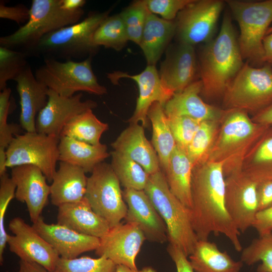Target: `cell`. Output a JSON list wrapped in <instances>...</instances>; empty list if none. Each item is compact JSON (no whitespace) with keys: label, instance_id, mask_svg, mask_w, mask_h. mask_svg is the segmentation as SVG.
<instances>
[{"label":"cell","instance_id":"obj_8","mask_svg":"<svg viewBox=\"0 0 272 272\" xmlns=\"http://www.w3.org/2000/svg\"><path fill=\"white\" fill-rule=\"evenodd\" d=\"M226 3L239 25L238 40L243 59L263 65V40L272 23V0H228Z\"/></svg>","mask_w":272,"mask_h":272},{"label":"cell","instance_id":"obj_45","mask_svg":"<svg viewBox=\"0 0 272 272\" xmlns=\"http://www.w3.org/2000/svg\"><path fill=\"white\" fill-rule=\"evenodd\" d=\"M257 193L258 212L272 207V179L258 183Z\"/></svg>","mask_w":272,"mask_h":272},{"label":"cell","instance_id":"obj_26","mask_svg":"<svg viewBox=\"0 0 272 272\" xmlns=\"http://www.w3.org/2000/svg\"><path fill=\"white\" fill-rule=\"evenodd\" d=\"M79 167L60 162L50 185L52 204L57 207L82 200L85 196L88 177Z\"/></svg>","mask_w":272,"mask_h":272},{"label":"cell","instance_id":"obj_55","mask_svg":"<svg viewBox=\"0 0 272 272\" xmlns=\"http://www.w3.org/2000/svg\"><path fill=\"white\" fill-rule=\"evenodd\" d=\"M271 65H272V64Z\"/></svg>","mask_w":272,"mask_h":272},{"label":"cell","instance_id":"obj_51","mask_svg":"<svg viewBox=\"0 0 272 272\" xmlns=\"http://www.w3.org/2000/svg\"><path fill=\"white\" fill-rule=\"evenodd\" d=\"M86 3L85 0H61L62 7L72 11L82 9Z\"/></svg>","mask_w":272,"mask_h":272},{"label":"cell","instance_id":"obj_38","mask_svg":"<svg viewBox=\"0 0 272 272\" xmlns=\"http://www.w3.org/2000/svg\"><path fill=\"white\" fill-rule=\"evenodd\" d=\"M117 265L104 257H60L54 272H116Z\"/></svg>","mask_w":272,"mask_h":272},{"label":"cell","instance_id":"obj_41","mask_svg":"<svg viewBox=\"0 0 272 272\" xmlns=\"http://www.w3.org/2000/svg\"><path fill=\"white\" fill-rule=\"evenodd\" d=\"M16 186L7 173L0 176V263L3 265V254L7 244V234L4 224L6 211L11 200L15 197Z\"/></svg>","mask_w":272,"mask_h":272},{"label":"cell","instance_id":"obj_1","mask_svg":"<svg viewBox=\"0 0 272 272\" xmlns=\"http://www.w3.org/2000/svg\"><path fill=\"white\" fill-rule=\"evenodd\" d=\"M192 226L198 240H208L213 233L225 236L235 249L242 250L241 232L231 218L225 204V177L221 163L206 161L192 169Z\"/></svg>","mask_w":272,"mask_h":272},{"label":"cell","instance_id":"obj_43","mask_svg":"<svg viewBox=\"0 0 272 272\" xmlns=\"http://www.w3.org/2000/svg\"><path fill=\"white\" fill-rule=\"evenodd\" d=\"M192 0H146L148 9L154 14L160 15L162 19L172 21L180 11Z\"/></svg>","mask_w":272,"mask_h":272},{"label":"cell","instance_id":"obj_23","mask_svg":"<svg viewBox=\"0 0 272 272\" xmlns=\"http://www.w3.org/2000/svg\"><path fill=\"white\" fill-rule=\"evenodd\" d=\"M14 81L20 97V124L26 132H37L36 116L47 102L48 88L37 80L29 65Z\"/></svg>","mask_w":272,"mask_h":272},{"label":"cell","instance_id":"obj_17","mask_svg":"<svg viewBox=\"0 0 272 272\" xmlns=\"http://www.w3.org/2000/svg\"><path fill=\"white\" fill-rule=\"evenodd\" d=\"M111 82L116 84L119 79L129 78L138 86L139 94L134 111L128 120L129 123H139L144 127H149L148 112L151 105L159 102L164 107L173 96L163 87L159 73L155 65H149L140 74L130 75L122 72H114L107 75Z\"/></svg>","mask_w":272,"mask_h":272},{"label":"cell","instance_id":"obj_35","mask_svg":"<svg viewBox=\"0 0 272 272\" xmlns=\"http://www.w3.org/2000/svg\"><path fill=\"white\" fill-rule=\"evenodd\" d=\"M222 120H207L200 122L185 151L193 168L206 161L218 134Z\"/></svg>","mask_w":272,"mask_h":272},{"label":"cell","instance_id":"obj_44","mask_svg":"<svg viewBox=\"0 0 272 272\" xmlns=\"http://www.w3.org/2000/svg\"><path fill=\"white\" fill-rule=\"evenodd\" d=\"M30 17V9L22 4L15 6H7L4 1L0 2V18L15 22L18 24L24 25Z\"/></svg>","mask_w":272,"mask_h":272},{"label":"cell","instance_id":"obj_49","mask_svg":"<svg viewBox=\"0 0 272 272\" xmlns=\"http://www.w3.org/2000/svg\"><path fill=\"white\" fill-rule=\"evenodd\" d=\"M18 272H51L41 265L33 262L20 260Z\"/></svg>","mask_w":272,"mask_h":272},{"label":"cell","instance_id":"obj_42","mask_svg":"<svg viewBox=\"0 0 272 272\" xmlns=\"http://www.w3.org/2000/svg\"><path fill=\"white\" fill-rule=\"evenodd\" d=\"M167 117L176 146L185 151L201 122L186 116Z\"/></svg>","mask_w":272,"mask_h":272},{"label":"cell","instance_id":"obj_24","mask_svg":"<svg viewBox=\"0 0 272 272\" xmlns=\"http://www.w3.org/2000/svg\"><path fill=\"white\" fill-rule=\"evenodd\" d=\"M111 146L114 151L138 163L149 175L161 169L157 154L147 139L144 127L139 123H129Z\"/></svg>","mask_w":272,"mask_h":272},{"label":"cell","instance_id":"obj_31","mask_svg":"<svg viewBox=\"0 0 272 272\" xmlns=\"http://www.w3.org/2000/svg\"><path fill=\"white\" fill-rule=\"evenodd\" d=\"M148 118L152 126V144L159 158L161 169L163 171L176 144L163 105L159 102L154 103L149 109Z\"/></svg>","mask_w":272,"mask_h":272},{"label":"cell","instance_id":"obj_15","mask_svg":"<svg viewBox=\"0 0 272 272\" xmlns=\"http://www.w3.org/2000/svg\"><path fill=\"white\" fill-rule=\"evenodd\" d=\"M146 240L144 234L136 224L120 223L111 227L100 238L95 254L111 260L116 265L138 269L136 258Z\"/></svg>","mask_w":272,"mask_h":272},{"label":"cell","instance_id":"obj_27","mask_svg":"<svg viewBox=\"0 0 272 272\" xmlns=\"http://www.w3.org/2000/svg\"><path fill=\"white\" fill-rule=\"evenodd\" d=\"M58 150L60 162L79 167L86 173L110 156L105 144L93 145L67 137L59 138Z\"/></svg>","mask_w":272,"mask_h":272},{"label":"cell","instance_id":"obj_11","mask_svg":"<svg viewBox=\"0 0 272 272\" xmlns=\"http://www.w3.org/2000/svg\"><path fill=\"white\" fill-rule=\"evenodd\" d=\"M59 138L37 132L16 135L6 150L7 168L32 165L52 181L59 161Z\"/></svg>","mask_w":272,"mask_h":272},{"label":"cell","instance_id":"obj_32","mask_svg":"<svg viewBox=\"0 0 272 272\" xmlns=\"http://www.w3.org/2000/svg\"><path fill=\"white\" fill-rule=\"evenodd\" d=\"M242 171L258 183L272 179V125H269L246 156Z\"/></svg>","mask_w":272,"mask_h":272},{"label":"cell","instance_id":"obj_9","mask_svg":"<svg viewBox=\"0 0 272 272\" xmlns=\"http://www.w3.org/2000/svg\"><path fill=\"white\" fill-rule=\"evenodd\" d=\"M91 61L92 57L80 61L45 59L34 75L38 81L62 96L72 97L82 91L103 95L107 89L98 83Z\"/></svg>","mask_w":272,"mask_h":272},{"label":"cell","instance_id":"obj_20","mask_svg":"<svg viewBox=\"0 0 272 272\" xmlns=\"http://www.w3.org/2000/svg\"><path fill=\"white\" fill-rule=\"evenodd\" d=\"M198 74L193 46L180 43L167 54L159 75L163 88L173 96L196 81Z\"/></svg>","mask_w":272,"mask_h":272},{"label":"cell","instance_id":"obj_18","mask_svg":"<svg viewBox=\"0 0 272 272\" xmlns=\"http://www.w3.org/2000/svg\"><path fill=\"white\" fill-rule=\"evenodd\" d=\"M16 184L15 198L25 202L33 224L40 218L46 205L50 187L41 170L32 165L11 168V177Z\"/></svg>","mask_w":272,"mask_h":272},{"label":"cell","instance_id":"obj_39","mask_svg":"<svg viewBox=\"0 0 272 272\" xmlns=\"http://www.w3.org/2000/svg\"><path fill=\"white\" fill-rule=\"evenodd\" d=\"M27 54L0 46V90L7 87L8 81L15 80L28 66Z\"/></svg>","mask_w":272,"mask_h":272},{"label":"cell","instance_id":"obj_7","mask_svg":"<svg viewBox=\"0 0 272 272\" xmlns=\"http://www.w3.org/2000/svg\"><path fill=\"white\" fill-rule=\"evenodd\" d=\"M224 109L238 110L253 115L272 104V65L259 67L248 61L230 83L222 97Z\"/></svg>","mask_w":272,"mask_h":272},{"label":"cell","instance_id":"obj_3","mask_svg":"<svg viewBox=\"0 0 272 272\" xmlns=\"http://www.w3.org/2000/svg\"><path fill=\"white\" fill-rule=\"evenodd\" d=\"M226 110L206 160L221 163L225 177L242 171L246 156L269 126L255 123L244 111Z\"/></svg>","mask_w":272,"mask_h":272},{"label":"cell","instance_id":"obj_22","mask_svg":"<svg viewBox=\"0 0 272 272\" xmlns=\"http://www.w3.org/2000/svg\"><path fill=\"white\" fill-rule=\"evenodd\" d=\"M201 91V82L197 80L175 93L164 107L167 116H186L200 122L222 120L227 110L206 103L200 96Z\"/></svg>","mask_w":272,"mask_h":272},{"label":"cell","instance_id":"obj_50","mask_svg":"<svg viewBox=\"0 0 272 272\" xmlns=\"http://www.w3.org/2000/svg\"><path fill=\"white\" fill-rule=\"evenodd\" d=\"M264 63L272 64V32L266 35L263 40Z\"/></svg>","mask_w":272,"mask_h":272},{"label":"cell","instance_id":"obj_10","mask_svg":"<svg viewBox=\"0 0 272 272\" xmlns=\"http://www.w3.org/2000/svg\"><path fill=\"white\" fill-rule=\"evenodd\" d=\"M87 178L85 197L93 210L104 219L110 227L125 218L127 207L120 183L110 164L97 165Z\"/></svg>","mask_w":272,"mask_h":272},{"label":"cell","instance_id":"obj_21","mask_svg":"<svg viewBox=\"0 0 272 272\" xmlns=\"http://www.w3.org/2000/svg\"><path fill=\"white\" fill-rule=\"evenodd\" d=\"M32 226L61 258H77L83 253L95 250L100 244L99 238L79 233L57 223H46L42 216Z\"/></svg>","mask_w":272,"mask_h":272},{"label":"cell","instance_id":"obj_54","mask_svg":"<svg viewBox=\"0 0 272 272\" xmlns=\"http://www.w3.org/2000/svg\"><path fill=\"white\" fill-rule=\"evenodd\" d=\"M5 272H9V271H5Z\"/></svg>","mask_w":272,"mask_h":272},{"label":"cell","instance_id":"obj_16","mask_svg":"<svg viewBox=\"0 0 272 272\" xmlns=\"http://www.w3.org/2000/svg\"><path fill=\"white\" fill-rule=\"evenodd\" d=\"M48 101L36 120L37 132L60 137L65 125L79 114L97 106L91 100H82V93L72 97L61 96L48 89Z\"/></svg>","mask_w":272,"mask_h":272},{"label":"cell","instance_id":"obj_13","mask_svg":"<svg viewBox=\"0 0 272 272\" xmlns=\"http://www.w3.org/2000/svg\"><path fill=\"white\" fill-rule=\"evenodd\" d=\"M9 228L14 234L7 238L10 251L20 260L35 262L54 272L60 257L32 225L15 217L10 221Z\"/></svg>","mask_w":272,"mask_h":272},{"label":"cell","instance_id":"obj_46","mask_svg":"<svg viewBox=\"0 0 272 272\" xmlns=\"http://www.w3.org/2000/svg\"><path fill=\"white\" fill-rule=\"evenodd\" d=\"M167 250L175 264L177 272H194L188 257L179 248L169 244Z\"/></svg>","mask_w":272,"mask_h":272},{"label":"cell","instance_id":"obj_53","mask_svg":"<svg viewBox=\"0 0 272 272\" xmlns=\"http://www.w3.org/2000/svg\"><path fill=\"white\" fill-rule=\"evenodd\" d=\"M271 32H272V26L269 27V28L268 29V30L267 31V33H266V35H267V34H269Z\"/></svg>","mask_w":272,"mask_h":272},{"label":"cell","instance_id":"obj_37","mask_svg":"<svg viewBox=\"0 0 272 272\" xmlns=\"http://www.w3.org/2000/svg\"><path fill=\"white\" fill-rule=\"evenodd\" d=\"M240 260L248 265L261 261L257 272H272V232L253 239L242 250Z\"/></svg>","mask_w":272,"mask_h":272},{"label":"cell","instance_id":"obj_36","mask_svg":"<svg viewBox=\"0 0 272 272\" xmlns=\"http://www.w3.org/2000/svg\"><path fill=\"white\" fill-rule=\"evenodd\" d=\"M128 40L126 30L120 14L107 17L95 31L92 42L99 47L120 50Z\"/></svg>","mask_w":272,"mask_h":272},{"label":"cell","instance_id":"obj_34","mask_svg":"<svg viewBox=\"0 0 272 272\" xmlns=\"http://www.w3.org/2000/svg\"><path fill=\"white\" fill-rule=\"evenodd\" d=\"M110 164L120 184L124 188L144 190L150 175L138 163L128 157L113 151Z\"/></svg>","mask_w":272,"mask_h":272},{"label":"cell","instance_id":"obj_48","mask_svg":"<svg viewBox=\"0 0 272 272\" xmlns=\"http://www.w3.org/2000/svg\"><path fill=\"white\" fill-rule=\"evenodd\" d=\"M255 123L264 125H272V104L269 106L254 115L251 118Z\"/></svg>","mask_w":272,"mask_h":272},{"label":"cell","instance_id":"obj_33","mask_svg":"<svg viewBox=\"0 0 272 272\" xmlns=\"http://www.w3.org/2000/svg\"><path fill=\"white\" fill-rule=\"evenodd\" d=\"M109 125L100 121L89 109L75 117L63 128L60 137H67L93 145L101 144L102 134Z\"/></svg>","mask_w":272,"mask_h":272},{"label":"cell","instance_id":"obj_28","mask_svg":"<svg viewBox=\"0 0 272 272\" xmlns=\"http://www.w3.org/2000/svg\"><path fill=\"white\" fill-rule=\"evenodd\" d=\"M176 24L148 12L139 46L148 65H155L176 33Z\"/></svg>","mask_w":272,"mask_h":272},{"label":"cell","instance_id":"obj_5","mask_svg":"<svg viewBox=\"0 0 272 272\" xmlns=\"http://www.w3.org/2000/svg\"><path fill=\"white\" fill-rule=\"evenodd\" d=\"M144 190L165 222L169 244L188 257L198 240L192 226L189 209L172 193L161 169L150 175Z\"/></svg>","mask_w":272,"mask_h":272},{"label":"cell","instance_id":"obj_52","mask_svg":"<svg viewBox=\"0 0 272 272\" xmlns=\"http://www.w3.org/2000/svg\"><path fill=\"white\" fill-rule=\"evenodd\" d=\"M116 272H157L151 266H146L141 269H132L123 265H117Z\"/></svg>","mask_w":272,"mask_h":272},{"label":"cell","instance_id":"obj_19","mask_svg":"<svg viewBox=\"0 0 272 272\" xmlns=\"http://www.w3.org/2000/svg\"><path fill=\"white\" fill-rule=\"evenodd\" d=\"M122 193L127 207L126 223L136 224L150 242L168 241L165 222L145 191L124 188Z\"/></svg>","mask_w":272,"mask_h":272},{"label":"cell","instance_id":"obj_6","mask_svg":"<svg viewBox=\"0 0 272 272\" xmlns=\"http://www.w3.org/2000/svg\"><path fill=\"white\" fill-rule=\"evenodd\" d=\"M83 9L69 11L61 0H33L28 21L14 33L0 38V46L26 52L43 36L79 22Z\"/></svg>","mask_w":272,"mask_h":272},{"label":"cell","instance_id":"obj_25","mask_svg":"<svg viewBox=\"0 0 272 272\" xmlns=\"http://www.w3.org/2000/svg\"><path fill=\"white\" fill-rule=\"evenodd\" d=\"M57 223L79 233L101 238L110 229L108 223L96 213L84 197L73 203L58 207Z\"/></svg>","mask_w":272,"mask_h":272},{"label":"cell","instance_id":"obj_2","mask_svg":"<svg viewBox=\"0 0 272 272\" xmlns=\"http://www.w3.org/2000/svg\"><path fill=\"white\" fill-rule=\"evenodd\" d=\"M243 60L231 16L227 13L217 36L206 43L199 55L201 94L210 99L222 97L242 67Z\"/></svg>","mask_w":272,"mask_h":272},{"label":"cell","instance_id":"obj_29","mask_svg":"<svg viewBox=\"0 0 272 272\" xmlns=\"http://www.w3.org/2000/svg\"><path fill=\"white\" fill-rule=\"evenodd\" d=\"M189 261L194 272H240L243 263L234 260L209 240H198Z\"/></svg>","mask_w":272,"mask_h":272},{"label":"cell","instance_id":"obj_12","mask_svg":"<svg viewBox=\"0 0 272 272\" xmlns=\"http://www.w3.org/2000/svg\"><path fill=\"white\" fill-rule=\"evenodd\" d=\"M224 4L221 0H192L175 22L180 43L194 46L211 40Z\"/></svg>","mask_w":272,"mask_h":272},{"label":"cell","instance_id":"obj_47","mask_svg":"<svg viewBox=\"0 0 272 272\" xmlns=\"http://www.w3.org/2000/svg\"><path fill=\"white\" fill-rule=\"evenodd\" d=\"M252 227L259 236L272 232V207L257 213Z\"/></svg>","mask_w":272,"mask_h":272},{"label":"cell","instance_id":"obj_14","mask_svg":"<svg viewBox=\"0 0 272 272\" xmlns=\"http://www.w3.org/2000/svg\"><path fill=\"white\" fill-rule=\"evenodd\" d=\"M258 183L243 171L225 177V204L238 230L252 227L258 212Z\"/></svg>","mask_w":272,"mask_h":272},{"label":"cell","instance_id":"obj_4","mask_svg":"<svg viewBox=\"0 0 272 272\" xmlns=\"http://www.w3.org/2000/svg\"><path fill=\"white\" fill-rule=\"evenodd\" d=\"M110 12L91 13L81 21L49 33L25 53L64 61L92 57L98 48L93 44V34Z\"/></svg>","mask_w":272,"mask_h":272},{"label":"cell","instance_id":"obj_30","mask_svg":"<svg viewBox=\"0 0 272 272\" xmlns=\"http://www.w3.org/2000/svg\"><path fill=\"white\" fill-rule=\"evenodd\" d=\"M192 169L185 151L176 146L162 171L172 193L189 209L191 207Z\"/></svg>","mask_w":272,"mask_h":272},{"label":"cell","instance_id":"obj_40","mask_svg":"<svg viewBox=\"0 0 272 272\" xmlns=\"http://www.w3.org/2000/svg\"><path fill=\"white\" fill-rule=\"evenodd\" d=\"M149 10L146 1H138L123 10L122 19L128 40L139 45Z\"/></svg>","mask_w":272,"mask_h":272}]
</instances>
